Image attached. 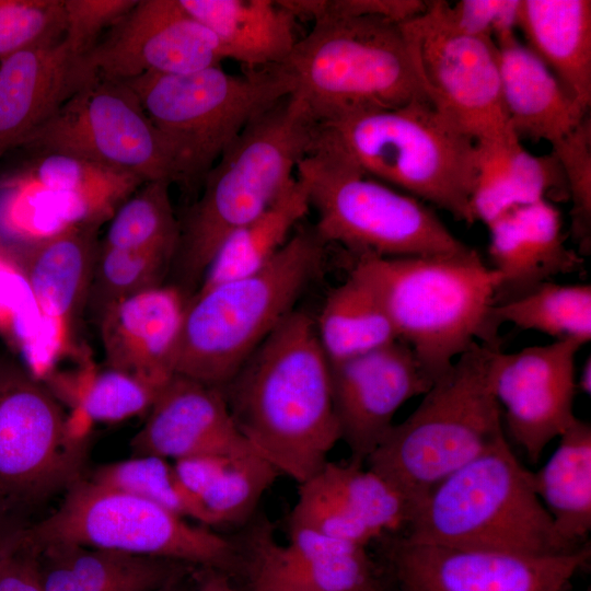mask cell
Here are the masks:
<instances>
[{
    "label": "cell",
    "instance_id": "4dcf8cb0",
    "mask_svg": "<svg viewBox=\"0 0 591 591\" xmlns=\"http://www.w3.org/2000/svg\"><path fill=\"white\" fill-rule=\"evenodd\" d=\"M534 490L548 512L555 532L567 549L591 530V426L577 419L537 472H532Z\"/></svg>",
    "mask_w": 591,
    "mask_h": 591
},
{
    "label": "cell",
    "instance_id": "836d02e7",
    "mask_svg": "<svg viewBox=\"0 0 591 591\" xmlns=\"http://www.w3.org/2000/svg\"><path fill=\"white\" fill-rule=\"evenodd\" d=\"M494 316L499 325L511 323L555 340H573L583 346L591 339V287L546 281L525 294L496 304Z\"/></svg>",
    "mask_w": 591,
    "mask_h": 591
},
{
    "label": "cell",
    "instance_id": "603a6c76",
    "mask_svg": "<svg viewBox=\"0 0 591 591\" xmlns=\"http://www.w3.org/2000/svg\"><path fill=\"white\" fill-rule=\"evenodd\" d=\"M187 297L160 285L111 306L99 320L108 369L165 385L174 361Z\"/></svg>",
    "mask_w": 591,
    "mask_h": 591
},
{
    "label": "cell",
    "instance_id": "f546056e",
    "mask_svg": "<svg viewBox=\"0 0 591 591\" xmlns=\"http://www.w3.org/2000/svg\"><path fill=\"white\" fill-rule=\"evenodd\" d=\"M11 179L55 193L69 225H101L143 184L139 178L63 153H40Z\"/></svg>",
    "mask_w": 591,
    "mask_h": 591
},
{
    "label": "cell",
    "instance_id": "d4e9b609",
    "mask_svg": "<svg viewBox=\"0 0 591 591\" xmlns=\"http://www.w3.org/2000/svg\"><path fill=\"white\" fill-rule=\"evenodd\" d=\"M495 43L503 109L511 130L521 141H546L553 146L589 116L519 39L517 31L500 34Z\"/></svg>",
    "mask_w": 591,
    "mask_h": 591
},
{
    "label": "cell",
    "instance_id": "f6af8a7d",
    "mask_svg": "<svg viewBox=\"0 0 591 591\" xmlns=\"http://www.w3.org/2000/svg\"><path fill=\"white\" fill-rule=\"evenodd\" d=\"M444 14L459 31L474 36L495 38L518 31L520 0H442Z\"/></svg>",
    "mask_w": 591,
    "mask_h": 591
},
{
    "label": "cell",
    "instance_id": "83f0119b",
    "mask_svg": "<svg viewBox=\"0 0 591 591\" xmlns=\"http://www.w3.org/2000/svg\"><path fill=\"white\" fill-rule=\"evenodd\" d=\"M32 549L44 591H155L193 567L70 544Z\"/></svg>",
    "mask_w": 591,
    "mask_h": 591
},
{
    "label": "cell",
    "instance_id": "7dc6e473",
    "mask_svg": "<svg viewBox=\"0 0 591 591\" xmlns=\"http://www.w3.org/2000/svg\"><path fill=\"white\" fill-rule=\"evenodd\" d=\"M231 457L219 454L190 455L175 460L173 467L183 487L199 501L204 493L223 472Z\"/></svg>",
    "mask_w": 591,
    "mask_h": 591
},
{
    "label": "cell",
    "instance_id": "f1b7e54d",
    "mask_svg": "<svg viewBox=\"0 0 591 591\" xmlns=\"http://www.w3.org/2000/svg\"><path fill=\"white\" fill-rule=\"evenodd\" d=\"M218 38L227 59L246 68L282 65L298 38L296 19L271 0H179Z\"/></svg>",
    "mask_w": 591,
    "mask_h": 591
},
{
    "label": "cell",
    "instance_id": "9f6ffc18",
    "mask_svg": "<svg viewBox=\"0 0 591 591\" xmlns=\"http://www.w3.org/2000/svg\"><path fill=\"white\" fill-rule=\"evenodd\" d=\"M9 0H0V12L7 7Z\"/></svg>",
    "mask_w": 591,
    "mask_h": 591
},
{
    "label": "cell",
    "instance_id": "6da1fadb",
    "mask_svg": "<svg viewBox=\"0 0 591 591\" xmlns=\"http://www.w3.org/2000/svg\"><path fill=\"white\" fill-rule=\"evenodd\" d=\"M220 389L252 449L298 484L340 441L331 363L304 311L293 310Z\"/></svg>",
    "mask_w": 591,
    "mask_h": 591
},
{
    "label": "cell",
    "instance_id": "e0dca14e",
    "mask_svg": "<svg viewBox=\"0 0 591 591\" xmlns=\"http://www.w3.org/2000/svg\"><path fill=\"white\" fill-rule=\"evenodd\" d=\"M573 340H555L515 352L493 351L490 380L512 441L537 463L547 444L578 419Z\"/></svg>",
    "mask_w": 591,
    "mask_h": 591
},
{
    "label": "cell",
    "instance_id": "db71d44e",
    "mask_svg": "<svg viewBox=\"0 0 591 591\" xmlns=\"http://www.w3.org/2000/svg\"><path fill=\"white\" fill-rule=\"evenodd\" d=\"M2 260H3V254H2V251H1V246H0V265H1ZM1 309H3V305L0 302V327L3 328L4 327V320H3Z\"/></svg>",
    "mask_w": 591,
    "mask_h": 591
},
{
    "label": "cell",
    "instance_id": "681fc988",
    "mask_svg": "<svg viewBox=\"0 0 591 591\" xmlns=\"http://www.w3.org/2000/svg\"><path fill=\"white\" fill-rule=\"evenodd\" d=\"M18 509L0 499V570L7 557L19 544L24 524Z\"/></svg>",
    "mask_w": 591,
    "mask_h": 591
},
{
    "label": "cell",
    "instance_id": "52a82bcc",
    "mask_svg": "<svg viewBox=\"0 0 591 591\" xmlns=\"http://www.w3.org/2000/svg\"><path fill=\"white\" fill-rule=\"evenodd\" d=\"M317 131L368 175L459 221L476 222V140L429 100L317 123Z\"/></svg>",
    "mask_w": 591,
    "mask_h": 591
},
{
    "label": "cell",
    "instance_id": "d6a6232c",
    "mask_svg": "<svg viewBox=\"0 0 591 591\" xmlns=\"http://www.w3.org/2000/svg\"><path fill=\"white\" fill-rule=\"evenodd\" d=\"M315 328L331 364L399 340L375 294L351 274L327 296Z\"/></svg>",
    "mask_w": 591,
    "mask_h": 591
},
{
    "label": "cell",
    "instance_id": "f35d334b",
    "mask_svg": "<svg viewBox=\"0 0 591 591\" xmlns=\"http://www.w3.org/2000/svg\"><path fill=\"white\" fill-rule=\"evenodd\" d=\"M280 473L254 451L232 456L199 501L211 526L245 521Z\"/></svg>",
    "mask_w": 591,
    "mask_h": 591
},
{
    "label": "cell",
    "instance_id": "60d3db41",
    "mask_svg": "<svg viewBox=\"0 0 591 591\" xmlns=\"http://www.w3.org/2000/svg\"><path fill=\"white\" fill-rule=\"evenodd\" d=\"M563 171L572 207L571 234L583 252L591 236V119L588 116L571 134L552 146Z\"/></svg>",
    "mask_w": 591,
    "mask_h": 591
},
{
    "label": "cell",
    "instance_id": "7a4b0ae2",
    "mask_svg": "<svg viewBox=\"0 0 591 591\" xmlns=\"http://www.w3.org/2000/svg\"><path fill=\"white\" fill-rule=\"evenodd\" d=\"M316 127L292 93L241 131L206 174L198 199L178 218L171 285L187 298L198 289L223 242L264 213L294 179Z\"/></svg>",
    "mask_w": 591,
    "mask_h": 591
},
{
    "label": "cell",
    "instance_id": "e575fe53",
    "mask_svg": "<svg viewBox=\"0 0 591 591\" xmlns=\"http://www.w3.org/2000/svg\"><path fill=\"white\" fill-rule=\"evenodd\" d=\"M312 478L380 538L405 530L410 520L407 500L387 480L361 464L328 461Z\"/></svg>",
    "mask_w": 591,
    "mask_h": 591
},
{
    "label": "cell",
    "instance_id": "11a10c76",
    "mask_svg": "<svg viewBox=\"0 0 591 591\" xmlns=\"http://www.w3.org/2000/svg\"><path fill=\"white\" fill-rule=\"evenodd\" d=\"M250 590L251 591H275V590H270V589H266L262 587H250Z\"/></svg>",
    "mask_w": 591,
    "mask_h": 591
},
{
    "label": "cell",
    "instance_id": "2e32d148",
    "mask_svg": "<svg viewBox=\"0 0 591 591\" xmlns=\"http://www.w3.org/2000/svg\"><path fill=\"white\" fill-rule=\"evenodd\" d=\"M84 59L97 78L123 82L150 72L183 74L217 67L227 56L213 33L179 0H137Z\"/></svg>",
    "mask_w": 591,
    "mask_h": 591
},
{
    "label": "cell",
    "instance_id": "816d5d0a",
    "mask_svg": "<svg viewBox=\"0 0 591 591\" xmlns=\"http://www.w3.org/2000/svg\"><path fill=\"white\" fill-rule=\"evenodd\" d=\"M590 368L591 366H590V358H589L581 370V374L579 379L577 380L578 390L582 391L584 394H588V395L590 394V391H591Z\"/></svg>",
    "mask_w": 591,
    "mask_h": 591
},
{
    "label": "cell",
    "instance_id": "3957f363",
    "mask_svg": "<svg viewBox=\"0 0 591 591\" xmlns=\"http://www.w3.org/2000/svg\"><path fill=\"white\" fill-rule=\"evenodd\" d=\"M364 282L434 382L474 343L500 346L494 316L498 273L477 251L452 255L357 257Z\"/></svg>",
    "mask_w": 591,
    "mask_h": 591
},
{
    "label": "cell",
    "instance_id": "d6986e66",
    "mask_svg": "<svg viewBox=\"0 0 591 591\" xmlns=\"http://www.w3.org/2000/svg\"><path fill=\"white\" fill-rule=\"evenodd\" d=\"M243 547L250 587L275 591H384L368 547L310 532L291 548L268 523L257 524Z\"/></svg>",
    "mask_w": 591,
    "mask_h": 591
},
{
    "label": "cell",
    "instance_id": "4fadbf2b",
    "mask_svg": "<svg viewBox=\"0 0 591 591\" xmlns=\"http://www.w3.org/2000/svg\"><path fill=\"white\" fill-rule=\"evenodd\" d=\"M21 147L79 157L141 182L176 183L171 153L137 95L125 83L96 78L30 135Z\"/></svg>",
    "mask_w": 591,
    "mask_h": 591
},
{
    "label": "cell",
    "instance_id": "c3c4849f",
    "mask_svg": "<svg viewBox=\"0 0 591 591\" xmlns=\"http://www.w3.org/2000/svg\"><path fill=\"white\" fill-rule=\"evenodd\" d=\"M0 591H44L36 554L21 537L0 570Z\"/></svg>",
    "mask_w": 591,
    "mask_h": 591
},
{
    "label": "cell",
    "instance_id": "f907efd6",
    "mask_svg": "<svg viewBox=\"0 0 591 591\" xmlns=\"http://www.w3.org/2000/svg\"><path fill=\"white\" fill-rule=\"evenodd\" d=\"M195 591H240L228 571L204 568L199 575Z\"/></svg>",
    "mask_w": 591,
    "mask_h": 591
},
{
    "label": "cell",
    "instance_id": "1f68e13d",
    "mask_svg": "<svg viewBox=\"0 0 591 591\" xmlns=\"http://www.w3.org/2000/svg\"><path fill=\"white\" fill-rule=\"evenodd\" d=\"M310 210L306 190L294 177L259 217L233 232L220 246L198 287L208 288L257 271L268 264Z\"/></svg>",
    "mask_w": 591,
    "mask_h": 591
},
{
    "label": "cell",
    "instance_id": "44dd1931",
    "mask_svg": "<svg viewBox=\"0 0 591 591\" xmlns=\"http://www.w3.org/2000/svg\"><path fill=\"white\" fill-rule=\"evenodd\" d=\"M97 77L62 38L0 61V159Z\"/></svg>",
    "mask_w": 591,
    "mask_h": 591
},
{
    "label": "cell",
    "instance_id": "74e56055",
    "mask_svg": "<svg viewBox=\"0 0 591 591\" xmlns=\"http://www.w3.org/2000/svg\"><path fill=\"white\" fill-rule=\"evenodd\" d=\"M91 480L129 493L162 507L184 519L211 526L201 503L183 487L169 460L154 455H136L100 466Z\"/></svg>",
    "mask_w": 591,
    "mask_h": 591
},
{
    "label": "cell",
    "instance_id": "b9f144b4",
    "mask_svg": "<svg viewBox=\"0 0 591 591\" xmlns=\"http://www.w3.org/2000/svg\"><path fill=\"white\" fill-rule=\"evenodd\" d=\"M63 0H9L0 12V61L25 48L63 38Z\"/></svg>",
    "mask_w": 591,
    "mask_h": 591
},
{
    "label": "cell",
    "instance_id": "8d00e7d4",
    "mask_svg": "<svg viewBox=\"0 0 591 591\" xmlns=\"http://www.w3.org/2000/svg\"><path fill=\"white\" fill-rule=\"evenodd\" d=\"M171 184L158 179L139 186L117 208L100 244L121 250L176 246L178 218L171 201Z\"/></svg>",
    "mask_w": 591,
    "mask_h": 591
},
{
    "label": "cell",
    "instance_id": "277c9868",
    "mask_svg": "<svg viewBox=\"0 0 591 591\" xmlns=\"http://www.w3.org/2000/svg\"><path fill=\"white\" fill-rule=\"evenodd\" d=\"M325 244L314 227L300 228L257 271L197 289L186 301L174 373L222 387L294 310Z\"/></svg>",
    "mask_w": 591,
    "mask_h": 591
},
{
    "label": "cell",
    "instance_id": "30bf717a",
    "mask_svg": "<svg viewBox=\"0 0 591 591\" xmlns=\"http://www.w3.org/2000/svg\"><path fill=\"white\" fill-rule=\"evenodd\" d=\"M296 173L316 212L318 236L356 257L438 256L470 248L433 209L364 173L317 128Z\"/></svg>",
    "mask_w": 591,
    "mask_h": 591
},
{
    "label": "cell",
    "instance_id": "7402d4cb",
    "mask_svg": "<svg viewBox=\"0 0 591 591\" xmlns=\"http://www.w3.org/2000/svg\"><path fill=\"white\" fill-rule=\"evenodd\" d=\"M486 227L490 267L500 277L496 304L583 267L580 254L566 244L563 217L552 201L512 207Z\"/></svg>",
    "mask_w": 591,
    "mask_h": 591
},
{
    "label": "cell",
    "instance_id": "9a60e30c",
    "mask_svg": "<svg viewBox=\"0 0 591 591\" xmlns=\"http://www.w3.org/2000/svg\"><path fill=\"white\" fill-rule=\"evenodd\" d=\"M380 540L398 591H564L591 556L589 543L524 555L417 544L398 534Z\"/></svg>",
    "mask_w": 591,
    "mask_h": 591
},
{
    "label": "cell",
    "instance_id": "8992f818",
    "mask_svg": "<svg viewBox=\"0 0 591 591\" xmlns=\"http://www.w3.org/2000/svg\"><path fill=\"white\" fill-rule=\"evenodd\" d=\"M404 531L408 542L452 548L524 555L572 551L559 541L532 472L505 434L439 483Z\"/></svg>",
    "mask_w": 591,
    "mask_h": 591
},
{
    "label": "cell",
    "instance_id": "f5cc1de1",
    "mask_svg": "<svg viewBox=\"0 0 591 591\" xmlns=\"http://www.w3.org/2000/svg\"><path fill=\"white\" fill-rule=\"evenodd\" d=\"M186 575L173 579L155 591H189L185 582Z\"/></svg>",
    "mask_w": 591,
    "mask_h": 591
},
{
    "label": "cell",
    "instance_id": "ac0fdd59",
    "mask_svg": "<svg viewBox=\"0 0 591 591\" xmlns=\"http://www.w3.org/2000/svg\"><path fill=\"white\" fill-rule=\"evenodd\" d=\"M331 374L340 440L349 461L361 465L393 427L399 407L433 384L402 340L331 364Z\"/></svg>",
    "mask_w": 591,
    "mask_h": 591
},
{
    "label": "cell",
    "instance_id": "5bb4252c",
    "mask_svg": "<svg viewBox=\"0 0 591 591\" xmlns=\"http://www.w3.org/2000/svg\"><path fill=\"white\" fill-rule=\"evenodd\" d=\"M401 26L415 70L436 109L475 140L510 128L493 38L454 27L442 0L428 1L421 14Z\"/></svg>",
    "mask_w": 591,
    "mask_h": 591
},
{
    "label": "cell",
    "instance_id": "8fae6325",
    "mask_svg": "<svg viewBox=\"0 0 591 591\" xmlns=\"http://www.w3.org/2000/svg\"><path fill=\"white\" fill-rule=\"evenodd\" d=\"M31 548L70 544L228 571L237 545L129 493L80 478L48 517L25 525Z\"/></svg>",
    "mask_w": 591,
    "mask_h": 591
},
{
    "label": "cell",
    "instance_id": "bcb514c9",
    "mask_svg": "<svg viewBox=\"0 0 591 591\" xmlns=\"http://www.w3.org/2000/svg\"><path fill=\"white\" fill-rule=\"evenodd\" d=\"M427 5L422 0H326L325 15L373 16L404 24Z\"/></svg>",
    "mask_w": 591,
    "mask_h": 591
},
{
    "label": "cell",
    "instance_id": "7bdbcfd3",
    "mask_svg": "<svg viewBox=\"0 0 591 591\" xmlns=\"http://www.w3.org/2000/svg\"><path fill=\"white\" fill-rule=\"evenodd\" d=\"M288 525L304 526L333 538L368 547L379 535L357 519L314 478L299 484Z\"/></svg>",
    "mask_w": 591,
    "mask_h": 591
},
{
    "label": "cell",
    "instance_id": "cb8c5ba5",
    "mask_svg": "<svg viewBox=\"0 0 591 591\" xmlns=\"http://www.w3.org/2000/svg\"><path fill=\"white\" fill-rule=\"evenodd\" d=\"M99 225H69L26 242H1L39 314L65 336L86 305L100 242Z\"/></svg>",
    "mask_w": 591,
    "mask_h": 591
},
{
    "label": "cell",
    "instance_id": "9c48e42d",
    "mask_svg": "<svg viewBox=\"0 0 591 591\" xmlns=\"http://www.w3.org/2000/svg\"><path fill=\"white\" fill-rule=\"evenodd\" d=\"M121 82V81H120ZM137 95L163 138L176 184L192 190L225 149L256 117L291 95L297 83L281 66H221L183 74L146 73L123 81Z\"/></svg>",
    "mask_w": 591,
    "mask_h": 591
},
{
    "label": "cell",
    "instance_id": "484cf974",
    "mask_svg": "<svg viewBox=\"0 0 591 591\" xmlns=\"http://www.w3.org/2000/svg\"><path fill=\"white\" fill-rule=\"evenodd\" d=\"M476 184L472 207L487 224L503 211L537 200H568L566 181L553 152H529L511 128L476 140Z\"/></svg>",
    "mask_w": 591,
    "mask_h": 591
},
{
    "label": "cell",
    "instance_id": "ffe728a7",
    "mask_svg": "<svg viewBox=\"0 0 591 591\" xmlns=\"http://www.w3.org/2000/svg\"><path fill=\"white\" fill-rule=\"evenodd\" d=\"M130 447L136 455L173 461L254 451L236 427L221 389L177 374L161 391Z\"/></svg>",
    "mask_w": 591,
    "mask_h": 591
},
{
    "label": "cell",
    "instance_id": "4316f807",
    "mask_svg": "<svg viewBox=\"0 0 591 591\" xmlns=\"http://www.w3.org/2000/svg\"><path fill=\"white\" fill-rule=\"evenodd\" d=\"M518 31L568 96L591 106V1L520 0Z\"/></svg>",
    "mask_w": 591,
    "mask_h": 591
},
{
    "label": "cell",
    "instance_id": "ab89813d",
    "mask_svg": "<svg viewBox=\"0 0 591 591\" xmlns=\"http://www.w3.org/2000/svg\"><path fill=\"white\" fill-rule=\"evenodd\" d=\"M165 385L107 369L83 378L69 401L92 422L120 421L149 412Z\"/></svg>",
    "mask_w": 591,
    "mask_h": 591
},
{
    "label": "cell",
    "instance_id": "ba28073f",
    "mask_svg": "<svg viewBox=\"0 0 591 591\" xmlns=\"http://www.w3.org/2000/svg\"><path fill=\"white\" fill-rule=\"evenodd\" d=\"M402 24L373 16L325 15L281 66L316 123L428 100Z\"/></svg>",
    "mask_w": 591,
    "mask_h": 591
},
{
    "label": "cell",
    "instance_id": "7c38bea8",
    "mask_svg": "<svg viewBox=\"0 0 591 591\" xmlns=\"http://www.w3.org/2000/svg\"><path fill=\"white\" fill-rule=\"evenodd\" d=\"M85 444L73 442L57 396L0 351V499L18 510L82 478Z\"/></svg>",
    "mask_w": 591,
    "mask_h": 591
},
{
    "label": "cell",
    "instance_id": "5b68a950",
    "mask_svg": "<svg viewBox=\"0 0 591 591\" xmlns=\"http://www.w3.org/2000/svg\"><path fill=\"white\" fill-rule=\"evenodd\" d=\"M496 348L474 343L460 355L367 459L368 468L407 500L412 514L439 483L505 434L490 380Z\"/></svg>",
    "mask_w": 591,
    "mask_h": 591
},
{
    "label": "cell",
    "instance_id": "ee69618b",
    "mask_svg": "<svg viewBox=\"0 0 591 591\" xmlns=\"http://www.w3.org/2000/svg\"><path fill=\"white\" fill-rule=\"evenodd\" d=\"M137 0H63L66 31L63 39L84 56L100 40L101 33L115 25Z\"/></svg>",
    "mask_w": 591,
    "mask_h": 591
},
{
    "label": "cell",
    "instance_id": "d590c367",
    "mask_svg": "<svg viewBox=\"0 0 591 591\" xmlns=\"http://www.w3.org/2000/svg\"><path fill=\"white\" fill-rule=\"evenodd\" d=\"M175 245L121 250L99 245L86 306L99 321L114 304L162 285Z\"/></svg>",
    "mask_w": 591,
    "mask_h": 591
}]
</instances>
